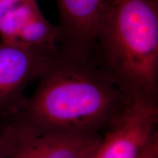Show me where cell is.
<instances>
[{
    "instance_id": "6da1fadb",
    "label": "cell",
    "mask_w": 158,
    "mask_h": 158,
    "mask_svg": "<svg viewBox=\"0 0 158 158\" xmlns=\"http://www.w3.org/2000/svg\"><path fill=\"white\" fill-rule=\"evenodd\" d=\"M37 81L31 96L11 114V119L37 135H102L134 99L94 57L61 47Z\"/></svg>"
},
{
    "instance_id": "7a4b0ae2",
    "label": "cell",
    "mask_w": 158,
    "mask_h": 158,
    "mask_svg": "<svg viewBox=\"0 0 158 158\" xmlns=\"http://www.w3.org/2000/svg\"><path fill=\"white\" fill-rule=\"evenodd\" d=\"M92 55L131 98L157 100V0H118Z\"/></svg>"
},
{
    "instance_id": "3957f363",
    "label": "cell",
    "mask_w": 158,
    "mask_h": 158,
    "mask_svg": "<svg viewBox=\"0 0 158 158\" xmlns=\"http://www.w3.org/2000/svg\"><path fill=\"white\" fill-rule=\"evenodd\" d=\"M157 100L134 98L102 135L90 158H140L157 132Z\"/></svg>"
},
{
    "instance_id": "277c9868",
    "label": "cell",
    "mask_w": 158,
    "mask_h": 158,
    "mask_svg": "<svg viewBox=\"0 0 158 158\" xmlns=\"http://www.w3.org/2000/svg\"><path fill=\"white\" fill-rule=\"evenodd\" d=\"M54 51L0 40V114H13L24 99L27 86L43 73Z\"/></svg>"
},
{
    "instance_id": "5b68a950",
    "label": "cell",
    "mask_w": 158,
    "mask_h": 158,
    "mask_svg": "<svg viewBox=\"0 0 158 158\" xmlns=\"http://www.w3.org/2000/svg\"><path fill=\"white\" fill-rule=\"evenodd\" d=\"M61 48L92 56L99 29L118 0H56Z\"/></svg>"
},
{
    "instance_id": "8992f818",
    "label": "cell",
    "mask_w": 158,
    "mask_h": 158,
    "mask_svg": "<svg viewBox=\"0 0 158 158\" xmlns=\"http://www.w3.org/2000/svg\"><path fill=\"white\" fill-rule=\"evenodd\" d=\"M0 40L54 51L62 36L59 26L45 19L36 0H21L0 19Z\"/></svg>"
},
{
    "instance_id": "52a82bcc",
    "label": "cell",
    "mask_w": 158,
    "mask_h": 158,
    "mask_svg": "<svg viewBox=\"0 0 158 158\" xmlns=\"http://www.w3.org/2000/svg\"><path fill=\"white\" fill-rule=\"evenodd\" d=\"M42 158H90L102 135L54 132L37 135Z\"/></svg>"
},
{
    "instance_id": "ba28073f",
    "label": "cell",
    "mask_w": 158,
    "mask_h": 158,
    "mask_svg": "<svg viewBox=\"0 0 158 158\" xmlns=\"http://www.w3.org/2000/svg\"><path fill=\"white\" fill-rule=\"evenodd\" d=\"M0 140L8 158H42L36 134L13 119L0 125Z\"/></svg>"
},
{
    "instance_id": "9c48e42d",
    "label": "cell",
    "mask_w": 158,
    "mask_h": 158,
    "mask_svg": "<svg viewBox=\"0 0 158 158\" xmlns=\"http://www.w3.org/2000/svg\"><path fill=\"white\" fill-rule=\"evenodd\" d=\"M140 158H158V132L144 147Z\"/></svg>"
},
{
    "instance_id": "30bf717a",
    "label": "cell",
    "mask_w": 158,
    "mask_h": 158,
    "mask_svg": "<svg viewBox=\"0 0 158 158\" xmlns=\"http://www.w3.org/2000/svg\"><path fill=\"white\" fill-rule=\"evenodd\" d=\"M21 0H0V19Z\"/></svg>"
},
{
    "instance_id": "8fae6325",
    "label": "cell",
    "mask_w": 158,
    "mask_h": 158,
    "mask_svg": "<svg viewBox=\"0 0 158 158\" xmlns=\"http://www.w3.org/2000/svg\"><path fill=\"white\" fill-rule=\"evenodd\" d=\"M0 158H8L5 152V150L4 149L1 140H0Z\"/></svg>"
}]
</instances>
